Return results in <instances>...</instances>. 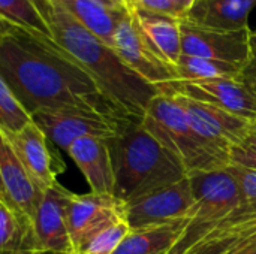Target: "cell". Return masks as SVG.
<instances>
[{"mask_svg": "<svg viewBox=\"0 0 256 254\" xmlns=\"http://www.w3.org/2000/svg\"><path fill=\"white\" fill-rule=\"evenodd\" d=\"M6 135L22 168L40 193L58 184L57 175L64 169L58 168V165H64L62 160H56L48 145V138L33 120L20 132Z\"/></svg>", "mask_w": 256, "mask_h": 254, "instance_id": "5bb4252c", "label": "cell"}, {"mask_svg": "<svg viewBox=\"0 0 256 254\" xmlns=\"http://www.w3.org/2000/svg\"><path fill=\"white\" fill-rule=\"evenodd\" d=\"M141 123L164 148L180 160L188 175L222 171L231 165L226 156L196 133L182 106L166 93L159 91L150 100Z\"/></svg>", "mask_w": 256, "mask_h": 254, "instance_id": "277c9868", "label": "cell"}, {"mask_svg": "<svg viewBox=\"0 0 256 254\" xmlns=\"http://www.w3.org/2000/svg\"><path fill=\"white\" fill-rule=\"evenodd\" d=\"M242 70H243L242 66L232 64V63L196 57V55H188V54H182L176 66V72L178 76L177 81L240 78Z\"/></svg>", "mask_w": 256, "mask_h": 254, "instance_id": "7402d4cb", "label": "cell"}, {"mask_svg": "<svg viewBox=\"0 0 256 254\" xmlns=\"http://www.w3.org/2000/svg\"><path fill=\"white\" fill-rule=\"evenodd\" d=\"M126 9L135 18L141 31L146 34L159 55L176 69L177 61L182 55V19L170 15L142 10L130 4H128Z\"/></svg>", "mask_w": 256, "mask_h": 254, "instance_id": "ac0fdd59", "label": "cell"}, {"mask_svg": "<svg viewBox=\"0 0 256 254\" xmlns=\"http://www.w3.org/2000/svg\"><path fill=\"white\" fill-rule=\"evenodd\" d=\"M188 219H178L160 226L130 231L112 254H168L180 240Z\"/></svg>", "mask_w": 256, "mask_h": 254, "instance_id": "ffe728a7", "label": "cell"}, {"mask_svg": "<svg viewBox=\"0 0 256 254\" xmlns=\"http://www.w3.org/2000/svg\"><path fill=\"white\" fill-rule=\"evenodd\" d=\"M42 193L32 183L8 135L0 129V199L33 223Z\"/></svg>", "mask_w": 256, "mask_h": 254, "instance_id": "9a60e30c", "label": "cell"}, {"mask_svg": "<svg viewBox=\"0 0 256 254\" xmlns=\"http://www.w3.org/2000/svg\"><path fill=\"white\" fill-rule=\"evenodd\" d=\"M9 27H10V24H8L6 21H3V19L0 18V40H2V39H3V36L8 33Z\"/></svg>", "mask_w": 256, "mask_h": 254, "instance_id": "1f68e13d", "label": "cell"}, {"mask_svg": "<svg viewBox=\"0 0 256 254\" xmlns=\"http://www.w3.org/2000/svg\"><path fill=\"white\" fill-rule=\"evenodd\" d=\"M129 232L130 228L126 217L118 219L94 234L75 254H112Z\"/></svg>", "mask_w": 256, "mask_h": 254, "instance_id": "d4e9b609", "label": "cell"}, {"mask_svg": "<svg viewBox=\"0 0 256 254\" xmlns=\"http://www.w3.org/2000/svg\"><path fill=\"white\" fill-rule=\"evenodd\" d=\"M72 195L60 183L42 193L33 219L38 254H74L68 228V205Z\"/></svg>", "mask_w": 256, "mask_h": 254, "instance_id": "8fae6325", "label": "cell"}, {"mask_svg": "<svg viewBox=\"0 0 256 254\" xmlns=\"http://www.w3.org/2000/svg\"><path fill=\"white\" fill-rule=\"evenodd\" d=\"M237 181L242 195L246 202H256V171L242 168L237 165H230L225 168Z\"/></svg>", "mask_w": 256, "mask_h": 254, "instance_id": "4316f807", "label": "cell"}, {"mask_svg": "<svg viewBox=\"0 0 256 254\" xmlns=\"http://www.w3.org/2000/svg\"><path fill=\"white\" fill-rule=\"evenodd\" d=\"M135 6L142 10L154 12V13H162V15H170L183 19L186 13L172 1V0H126V6Z\"/></svg>", "mask_w": 256, "mask_h": 254, "instance_id": "83f0119b", "label": "cell"}, {"mask_svg": "<svg viewBox=\"0 0 256 254\" xmlns=\"http://www.w3.org/2000/svg\"><path fill=\"white\" fill-rule=\"evenodd\" d=\"M112 48L129 69L154 87L178 79L176 69L159 55L129 12L117 25Z\"/></svg>", "mask_w": 256, "mask_h": 254, "instance_id": "30bf717a", "label": "cell"}, {"mask_svg": "<svg viewBox=\"0 0 256 254\" xmlns=\"http://www.w3.org/2000/svg\"><path fill=\"white\" fill-rule=\"evenodd\" d=\"M112 9H120V10H128L126 9V0H98Z\"/></svg>", "mask_w": 256, "mask_h": 254, "instance_id": "f1b7e54d", "label": "cell"}, {"mask_svg": "<svg viewBox=\"0 0 256 254\" xmlns=\"http://www.w3.org/2000/svg\"><path fill=\"white\" fill-rule=\"evenodd\" d=\"M28 123H32V115L22 108L0 73V129L4 133H16Z\"/></svg>", "mask_w": 256, "mask_h": 254, "instance_id": "cb8c5ba5", "label": "cell"}, {"mask_svg": "<svg viewBox=\"0 0 256 254\" xmlns=\"http://www.w3.org/2000/svg\"><path fill=\"white\" fill-rule=\"evenodd\" d=\"M172 1H174V3H176V4L183 10V12H184V13H188V12L190 10V7L195 4V1H196V0H172Z\"/></svg>", "mask_w": 256, "mask_h": 254, "instance_id": "f546056e", "label": "cell"}, {"mask_svg": "<svg viewBox=\"0 0 256 254\" xmlns=\"http://www.w3.org/2000/svg\"><path fill=\"white\" fill-rule=\"evenodd\" d=\"M255 7L256 0H196L183 19L204 28L240 31L249 28Z\"/></svg>", "mask_w": 256, "mask_h": 254, "instance_id": "e0dca14e", "label": "cell"}, {"mask_svg": "<svg viewBox=\"0 0 256 254\" xmlns=\"http://www.w3.org/2000/svg\"><path fill=\"white\" fill-rule=\"evenodd\" d=\"M80 24L112 48L117 25L128 10L112 9L98 0H57Z\"/></svg>", "mask_w": 256, "mask_h": 254, "instance_id": "d6986e66", "label": "cell"}, {"mask_svg": "<svg viewBox=\"0 0 256 254\" xmlns=\"http://www.w3.org/2000/svg\"><path fill=\"white\" fill-rule=\"evenodd\" d=\"M170 94L184 111L189 123L196 133L210 144L216 151L231 160V150L238 145L252 130L254 124L212 103L201 102L178 93L162 91Z\"/></svg>", "mask_w": 256, "mask_h": 254, "instance_id": "8992f818", "label": "cell"}, {"mask_svg": "<svg viewBox=\"0 0 256 254\" xmlns=\"http://www.w3.org/2000/svg\"><path fill=\"white\" fill-rule=\"evenodd\" d=\"M194 205L189 175L164 189L142 195L124 204V217L130 231L160 226L188 217Z\"/></svg>", "mask_w": 256, "mask_h": 254, "instance_id": "9c48e42d", "label": "cell"}, {"mask_svg": "<svg viewBox=\"0 0 256 254\" xmlns=\"http://www.w3.org/2000/svg\"><path fill=\"white\" fill-rule=\"evenodd\" d=\"M44 16L51 39L74 58L100 91L128 117L142 120L158 87L129 69L118 54L80 24L57 0H33Z\"/></svg>", "mask_w": 256, "mask_h": 254, "instance_id": "7a4b0ae2", "label": "cell"}, {"mask_svg": "<svg viewBox=\"0 0 256 254\" xmlns=\"http://www.w3.org/2000/svg\"><path fill=\"white\" fill-rule=\"evenodd\" d=\"M231 163L256 171V129L252 127L249 135L231 150Z\"/></svg>", "mask_w": 256, "mask_h": 254, "instance_id": "484cf974", "label": "cell"}, {"mask_svg": "<svg viewBox=\"0 0 256 254\" xmlns=\"http://www.w3.org/2000/svg\"><path fill=\"white\" fill-rule=\"evenodd\" d=\"M124 217V202L114 195L74 193L68 205V228L74 254L94 234Z\"/></svg>", "mask_w": 256, "mask_h": 254, "instance_id": "4fadbf2b", "label": "cell"}, {"mask_svg": "<svg viewBox=\"0 0 256 254\" xmlns=\"http://www.w3.org/2000/svg\"><path fill=\"white\" fill-rule=\"evenodd\" d=\"M106 142L116 178L114 196L124 204L188 177L180 160L144 129L140 118H128Z\"/></svg>", "mask_w": 256, "mask_h": 254, "instance_id": "3957f363", "label": "cell"}, {"mask_svg": "<svg viewBox=\"0 0 256 254\" xmlns=\"http://www.w3.org/2000/svg\"><path fill=\"white\" fill-rule=\"evenodd\" d=\"M159 91L178 93L212 103L254 124L256 120V90L240 78L204 81H171L158 85Z\"/></svg>", "mask_w": 256, "mask_h": 254, "instance_id": "ba28073f", "label": "cell"}, {"mask_svg": "<svg viewBox=\"0 0 256 254\" xmlns=\"http://www.w3.org/2000/svg\"><path fill=\"white\" fill-rule=\"evenodd\" d=\"M255 31H256V30H255Z\"/></svg>", "mask_w": 256, "mask_h": 254, "instance_id": "836d02e7", "label": "cell"}, {"mask_svg": "<svg viewBox=\"0 0 256 254\" xmlns=\"http://www.w3.org/2000/svg\"><path fill=\"white\" fill-rule=\"evenodd\" d=\"M180 31L182 54L226 61L242 67H244L250 57V28L240 31H224L198 27L186 19H182Z\"/></svg>", "mask_w": 256, "mask_h": 254, "instance_id": "7c38bea8", "label": "cell"}, {"mask_svg": "<svg viewBox=\"0 0 256 254\" xmlns=\"http://www.w3.org/2000/svg\"><path fill=\"white\" fill-rule=\"evenodd\" d=\"M0 73L30 115L38 111L78 109L132 118L51 37L10 25L0 40Z\"/></svg>", "mask_w": 256, "mask_h": 254, "instance_id": "6da1fadb", "label": "cell"}, {"mask_svg": "<svg viewBox=\"0 0 256 254\" xmlns=\"http://www.w3.org/2000/svg\"><path fill=\"white\" fill-rule=\"evenodd\" d=\"M0 254H38L33 223L0 199Z\"/></svg>", "mask_w": 256, "mask_h": 254, "instance_id": "44dd1931", "label": "cell"}, {"mask_svg": "<svg viewBox=\"0 0 256 254\" xmlns=\"http://www.w3.org/2000/svg\"><path fill=\"white\" fill-rule=\"evenodd\" d=\"M68 154L82 172L92 193L114 195V169L106 139L86 136L76 139Z\"/></svg>", "mask_w": 256, "mask_h": 254, "instance_id": "2e32d148", "label": "cell"}, {"mask_svg": "<svg viewBox=\"0 0 256 254\" xmlns=\"http://www.w3.org/2000/svg\"><path fill=\"white\" fill-rule=\"evenodd\" d=\"M32 120L45 133L48 141L68 151L80 138L93 136L110 139L116 136L128 118H114L98 112L64 109V111H38Z\"/></svg>", "mask_w": 256, "mask_h": 254, "instance_id": "52a82bcc", "label": "cell"}, {"mask_svg": "<svg viewBox=\"0 0 256 254\" xmlns=\"http://www.w3.org/2000/svg\"><path fill=\"white\" fill-rule=\"evenodd\" d=\"M254 127H255V129H256V120H255V121H254Z\"/></svg>", "mask_w": 256, "mask_h": 254, "instance_id": "d6a6232c", "label": "cell"}, {"mask_svg": "<svg viewBox=\"0 0 256 254\" xmlns=\"http://www.w3.org/2000/svg\"><path fill=\"white\" fill-rule=\"evenodd\" d=\"M0 18L10 25L51 37L50 28L33 0H0Z\"/></svg>", "mask_w": 256, "mask_h": 254, "instance_id": "603a6c76", "label": "cell"}, {"mask_svg": "<svg viewBox=\"0 0 256 254\" xmlns=\"http://www.w3.org/2000/svg\"><path fill=\"white\" fill-rule=\"evenodd\" d=\"M249 46H250V54L256 55V31L250 30V36H249Z\"/></svg>", "mask_w": 256, "mask_h": 254, "instance_id": "4dcf8cb0", "label": "cell"}, {"mask_svg": "<svg viewBox=\"0 0 256 254\" xmlns=\"http://www.w3.org/2000/svg\"><path fill=\"white\" fill-rule=\"evenodd\" d=\"M194 205L188 214V225L168 254H186L196 234L216 220L225 217L244 201L236 178L226 171L189 174Z\"/></svg>", "mask_w": 256, "mask_h": 254, "instance_id": "5b68a950", "label": "cell"}]
</instances>
